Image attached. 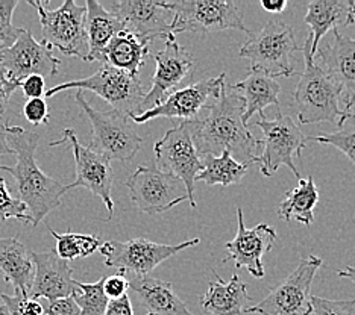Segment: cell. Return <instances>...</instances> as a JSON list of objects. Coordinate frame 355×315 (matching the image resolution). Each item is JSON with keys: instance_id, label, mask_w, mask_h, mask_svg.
Instances as JSON below:
<instances>
[{"instance_id": "1", "label": "cell", "mask_w": 355, "mask_h": 315, "mask_svg": "<svg viewBox=\"0 0 355 315\" xmlns=\"http://www.w3.org/2000/svg\"><path fill=\"white\" fill-rule=\"evenodd\" d=\"M245 102L237 91L225 85L219 100L207 108L204 116L189 120L193 141L202 156H219L230 152L232 158L241 164H254L258 140L248 131L243 121Z\"/></svg>"}, {"instance_id": "2", "label": "cell", "mask_w": 355, "mask_h": 315, "mask_svg": "<svg viewBox=\"0 0 355 315\" xmlns=\"http://www.w3.org/2000/svg\"><path fill=\"white\" fill-rule=\"evenodd\" d=\"M6 140L12 153L17 156V164H0V170L10 173L17 182L19 200L29 209L32 226L37 228L53 209L61 206L66 185H61V182L47 176L38 167L35 159L40 140L38 134L26 131L20 126H10Z\"/></svg>"}, {"instance_id": "3", "label": "cell", "mask_w": 355, "mask_h": 315, "mask_svg": "<svg viewBox=\"0 0 355 315\" xmlns=\"http://www.w3.org/2000/svg\"><path fill=\"white\" fill-rule=\"evenodd\" d=\"M75 100L84 111L93 129L90 147L110 161L129 163L141 149L143 140L134 129L132 120L119 111L102 112L85 100L84 91L78 90Z\"/></svg>"}, {"instance_id": "4", "label": "cell", "mask_w": 355, "mask_h": 315, "mask_svg": "<svg viewBox=\"0 0 355 315\" xmlns=\"http://www.w3.org/2000/svg\"><path fill=\"white\" fill-rule=\"evenodd\" d=\"M297 51L301 47L296 43L293 29L281 20H269L258 34H251L239 55L251 61V70L277 79L296 75L292 53Z\"/></svg>"}, {"instance_id": "5", "label": "cell", "mask_w": 355, "mask_h": 315, "mask_svg": "<svg viewBox=\"0 0 355 315\" xmlns=\"http://www.w3.org/2000/svg\"><path fill=\"white\" fill-rule=\"evenodd\" d=\"M71 88L94 93L102 97L105 102H108L112 109L122 112L128 117L140 114L141 103L146 96L139 76H132L123 70L111 67L110 64H101L98 71L93 73L92 76L55 85L51 90H46L44 97H53L55 94L71 90Z\"/></svg>"}, {"instance_id": "6", "label": "cell", "mask_w": 355, "mask_h": 315, "mask_svg": "<svg viewBox=\"0 0 355 315\" xmlns=\"http://www.w3.org/2000/svg\"><path fill=\"white\" fill-rule=\"evenodd\" d=\"M38 12L42 24V42L51 48H58L64 55L83 61L88 58V38L85 30V5L66 0L56 10H49V2L29 0Z\"/></svg>"}, {"instance_id": "7", "label": "cell", "mask_w": 355, "mask_h": 315, "mask_svg": "<svg viewBox=\"0 0 355 315\" xmlns=\"http://www.w3.org/2000/svg\"><path fill=\"white\" fill-rule=\"evenodd\" d=\"M342 88L316 64H305L293 91L297 118L302 125L338 123L346 112L340 109Z\"/></svg>"}, {"instance_id": "8", "label": "cell", "mask_w": 355, "mask_h": 315, "mask_svg": "<svg viewBox=\"0 0 355 315\" xmlns=\"http://www.w3.org/2000/svg\"><path fill=\"white\" fill-rule=\"evenodd\" d=\"M254 126L260 127L264 135L263 140H258L261 153L254 159V164L260 165L261 174L270 177L278 172L279 167L286 165L297 179H301V173L296 170L293 159L295 156L301 158L302 150L306 147V136L295 121L278 112L272 120L260 116V120L254 121Z\"/></svg>"}, {"instance_id": "9", "label": "cell", "mask_w": 355, "mask_h": 315, "mask_svg": "<svg viewBox=\"0 0 355 315\" xmlns=\"http://www.w3.org/2000/svg\"><path fill=\"white\" fill-rule=\"evenodd\" d=\"M173 14V34L193 32V34H211V32L236 29L251 34L243 24V15L239 6L228 0H180L164 2Z\"/></svg>"}, {"instance_id": "10", "label": "cell", "mask_w": 355, "mask_h": 315, "mask_svg": "<svg viewBox=\"0 0 355 315\" xmlns=\"http://www.w3.org/2000/svg\"><path fill=\"white\" fill-rule=\"evenodd\" d=\"M322 260L310 255L301 260L293 273L273 288L261 302L249 306L245 314L258 315H311V284Z\"/></svg>"}, {"instance_id": "11", "label": "cell", "mask_w": 355, "mask_h": 315, "mask_svg": "<svg viewBox=\"0 0 355 315\" xmlns=\"http://www.w3.org/2000/svg\"><path fill=\"white\" fill-rule=\"evenodd\" d=\"M199 238L187 240L180 244H161L144 238H135L129 241H105L99 249L103 256V262L110 269L119 273H132L135 276H148L168 258L180 253L181 250L198 246Z\"/></svg>"}, {"instance_id": "12", "label": "cell", "mask_w": 355, "mask_h": 315, "mask_svg": "<svg viewBox=\"0 0 355 315\" xmlns=\"http://www.w3.org/2000/svg\"><path fill=\"white\" fill-rule=\"evenodd\" d=\"M123 183L135 208L149 215L166 213L189 200L185 185L155 164L137 167Z\"/></svg>"}, {"instance_id": "13", "label": "cell", "mask_w": 355, "mask_h": 315, "mask_svg": "<svg viewBox=\"0 0 355 315\" xmlns=\"http://www.w3.org/2000/svg\"><path fill=\"white\" fill-rule=\"evenodd\" d=\"M153 152L155 165L159 170L167 168L168 173L175 174L185 185L189 204L191 208H196L195 185L196 176L202 172V158L193 141L190 121H181L180 125L168 129L153 145Z\"/></svg>"}, {"instance_id": "14", "label": "cell", "mask_w": 355, "mask_h": 315, "mask_svg": "<svg viewBox=\"0 0 355 315\" xmlns=\"http://www.w3.org/2000/svg\"><path fill=\"white\" fill-rule=\"evenodd\" d=\"M64 143H69L71 150H73L76 167V179L75 182L66 185V192L78 187H84L92 191L107 206V220H110L114 215V201H112L114 172H112L111 161L101 153L94 152L90 145L80 144L73 129H66L62 138L51 143V145H61Z\"/></svg>"}, {"instance_id": "15", "label": "cell", "mask_w": 355, "mask_h": 315, "mask_svg": "<svg viewBox=\"0 0 355 315\" xmlns=\"http://www.w3.org/2000/svg\"><path fill=\"white\" fill-rule=\"evenodd\" d=\"M0 70L5 76L19 84L28 76H56L60 60L52 53V48L43 42H37L29 29L20 28L14 44L0 48Z\"/></svg>"}, {"instance_id": "16", "label": "cell", "mask_w": 355, "mask_h": 315, "mask_svg": "<svg viewBox=\"0 0 355 315\" xmlns=\"http://www.w3.org/2000/svg\"><path fill=\"white\" fill-rule=\"evenodd\" d=\"M225 78L227 75L220 73L216 78H208L199 80L198 84L180 88L168 94L155 108L129 118L137 125H144L153 118H180L182 121L195 118L200 114V111L209 108L216 100H219L222 88L227 85Z\"/></svg>"}, {"instance_id": "17", "label": "cell", "mask_w": 355, "mask_h": 315, "mask_svg": "<svg viewBox=\"0 0 355 315\" xmlns=\"http://www.w3.org/2000/svg\"><path fill=\"white\" fill-rule=\"evenodd\" d=\"M155 64L152 88L144 96L140 114L155 108L168 94L180 90L181 84L191 76V70L195 67L191 55L178 44L175 37L166 38L164 47L155 55Z\"/></svg>"}, {"instance_id": "18", "label": "cell", "mask_w": 355, "mask_h": 315, "mask_svg": "<svg viewBox=\"0 0 355 315\" xmlns=\"http://www.w3.org/2000/svg\"><path fill=\"white\" fill-rule=\"evenodd\" d=\"M111 12L143 43L155 38L175 37L172 20L173 14L164 6V2L153 0H117L112 3Z\"/></svg>"}, {"instance_id": "19", "label": "cell", "mask_w": 355, "mask_h": 315, "mask_svg": "<svg viewBox=\"0 0 355 315\" xmlns=\"http://www.w3.org/2000/svg\"><path fill=\"white\" fill-rule=\"evenodd\" d=\"M237 235L225 244L228 256L223 262L234 261L237 269H246L255 279L264 278L263 256L268 255L277 241V231L272 226L261 223L248 229L243 218V209L237 208Z\"/></svg>"}, {"instance_id": "20", "label": "cell", "mask_w": 355, "mask_h": 315, "mask_svg": "<svg viewBox=\"0 0 355 315\" xmlns=\"http://www.w3.org/2000/svg\"><path fill=\"white\" fill-rule=\"evenodd\" d=\"M304 23L310 28V37L304 47L305 64H314L319 42L329 30L346 28L355 23V2L354 0H311L306 5Z\"/></svg>"}, {"instance_id": "21", "label": "cell", "mask_w": 355, "mask_h": 315, "mask_svg": "<svg viewBox=\"0 0 355 315\" xmlns=\"http://www.w3.org/2000/svg\"><path fill=\"white\" fill-rule=\"evenodd\" d=\"M35 274L29 289V298L44 297L49 302L70 297L76 289L73 269L69 261H64L52 250L32 253Z\"/></svg>"}, {"instance_id": "22", "label": "cell", "mask_w": 355, "mask_h": 315, "mask_svg": "<svg viewBox=\"0 0 355 315\" xmlns=\"http://www.w3.org/2000/svg\"><path fill=\"white\" fill-rule=\"evenodd\" d=\"M334 43L318 48L322 69L342 88L345 112L355 108V39L343 37L338 29L333 30Z\"/></svg>"}, {"instance_id": "23", "label": "cell", "mask_w": 355, "mask_h": 315, "mask_svg": "<svg viewBox=\"0 0 355 315\" xmlns=\"http://www.w3.org/2000/svg\"><path fill=\"white\" fill-rule=\"evenodd\" d=\"M140 305L153 315H193L168 282L150 276H135L129 280Z\"/></svg>"}, {"instance_id": "24", "label": "cell", "mask_w": 355, "mask_h": 315, "mask_svg": "<svg viewBox=\"0 0 355 315\" xmlns=\"http://www.w3.org/2000/svg\"><path fill=\"white\" fill-rule=\"evenodd\" d=\"M213 276L216 280L209 282L207 293L200 300L202 309L211 315H243L249 308V302H252V298L248 296L245 282H241L236 273L228 284H225L216 271H213Z\"/></svg>"}, {"instance_id": "25", "label": "cell", "mask_w": 355, "mask_h": 315, "mask_svg": "<svg viewBox=\"0 0 355 315\" xmlns=\"http://www.w3.org/2000/svg\"><path fill=\"white\" fill-rule=\"evenodd\" d=\"M85 30L88 38V62H101L105 61V52L119 32L125 28L120 20L111 11L96 2V0H87L85 2Z\"/></svg>"}, {"instance_id": "26", "label": "cell", "mask_w": 355, "mask_h": 315, "mask_svg": "<svg viewBox=\"0 0 355 315\" xmlns=\"http://www.w3.org/2000/svg\"><path fill=\"white\" fill-rule=\"evenodd\" d=\"M0 271L15 293L28 297L34 280L35 267L32 253L19 241V237L0 238Z\"/></svg>"}, {"instance_id": "27", "label": "cell", "mask_w": 355, "mask_h": 315, "mask_svg": "<svg viewBox=\"0 0 355 315\" xmlns=\"http://www.w3.org/2000/svg\"><path fill=\"white\" fill-rule=\"evenodd\" d=\"M230 88L234 91L241 93L240 96L243 97V121L246 125L257 112L260 116H264L263 109L266 107H270V105L279 107L278 97L281 93V85L277 79L264 75L263 71L251 70L241 82L230 85Z\"/></svg>"}, {"instance_id": "28", "label": "cell", "mask_w": 355, "mask_h": 315, "mask_svg": "<svg viewBox=\"0 0 355 315\" xmlns=\"http://www.w3.org/2000/svg\"><path fill=\"white\" fill-rule=\"evenodd\" d=\"M150 53V44L140 42L131 32L123 29L111 39L105 52V61L111 67L139 76L144 60Z\"/></svg>"}, {"instance_id": "29", "label": "cell", "mask_w": 355, "mask_h": 315, "mask_svg": "<svg viewBox=\"0 0 355 315\" xmlns=\"http://www.w3.org/2000/svg\"><path fill=\"white\" fill-rule=\"evenodd\" d=\"M319 201V190L316 187L313 176L306 179H300L297 187L286 192V199L281 201L278 208V215L286 222L296 220L305 226L314 222L313 209Z\"/></svg>"}, {"instance_id": "30", "label": "cell", "mask_w": 355, "mask_h": 315, "mask_svg": "<svg viewBox=\"0 0 355 315\" xmlns=\"http://www.w3.org/2000/svg\"><path fill=\"white\" fill-rule=\"evenodd\" d=\"M251 164H241L232 158L230 152H223L219 156H202V172L196 176V182L202 181L207 185H230L239 183L246 174Z\"/></svg>"}, {"instance_id": "31", "label": "cell", "mask_w": 355, "mask_h": 315, "mask_svg": "<svg viewBox=\"0 0 355 315\" xmlns=\"http://www.w3.org/2000/svg\"><path fill=\"white\" fill-rule=\"evenodd\" d=\"M53 238L56 240V255L64 261H75L78 258H88L98 252L102 246V241L94 235L87 233H75L69 229V232L58 233L51 226H47Z\"/></svg>"}, {"instance_id": "32", "label": "cell", "mask_w": 355, "mask_h": 315, "mask_svg": "<svg viewBox=\"0 0 355 315\" xmlns=\"http://www.w3.org/2000/svg\"><path fill=\"white\" fill-rule=\"evenodd\" d=\"M328 144L343 152L355 167V112H349L343 121L338 123L336 132H320L319 135L306 136V143Z\"/></svg>"}, {"instance_id": "33", "label": "cell", "mask_w": 355, "mask_h": 315, "mask_svg": "<svg viewBox=\"0 0 355 315\" xmlns=\"http://www.w3.org/2000/svg\"><path fill=\"white\" fill-rule=\"evenodd\" d=\"M103 279L105 276L94 284L76 280V289L71 297L79 306L80 315H105L110 300L103 293Z\"/></svg>"}, {"instance_id": "34", "label": "cell", "mask_w": 355, "mask_h": 315, "mask_svg": "<svg viewBox=\"0 0 355 315\" xmlns=\"http://www.w3.org/2000/svg\"><path fill=\"white\" fill-rule=\"evenodd\" d=\"M10 218H15L25 224H32V218L26 205L11 196L6 187V181L0 177V222H6Z\"/></svg>"}, {"instance_id": "35", "label": "cell", "mask_w": 355, "mask_h": 315, "mask_svg": "<svg viewBox=\"0 0 355 315\" xmlns=\"http://www.w3.org/2000/svg\"><path fill=\"white\" fill-rule=\"evenodd\" d=\"M19 0H0V46L6 48L14 44L17 39L20 28H15L12 15Z\"/></svg>"}, {"instance_id": "36", "label": "cell", "mask_w": 355, "mask_h": 315, "mask_svg": "<svg viewBox=\"0 0 355 315\" xmlns=\"http://www.w3.org/2000/svg\"><path fill=\"white\" fill-rule=\"evenodd\" d=\"M0 298L11 315H44V306L37 298L25 297L21 293H15L14 296L2 294Z\"/></svg>"}, {"instance_id": "37", "label": "cell", "mask_w": 355, "mask_h": 315, "mask_svg": "<svg viewBox=\"0 0 355 315\" xmlns=\"http://www.w3.org/2000/svg\"><path fill=\"white\" fill-rule=\"evenodd\" d=\"M311 315H355V298L351 300H329L311 296Z\"/></svg>"}, {"instance_id": "38", "label": "cell", "mask_w": 355, "mask_h": 315, "mask_svg": "<svg viewBox=\"0 0 355 315\" xmlns=\"http://www.w3.org/2000/svg\"><path fill=\"white\" fill-rule=\"evenodd\" d=\"M21 114L25 116L31 125H47L51 118V109L47 107L44 97H42V99H28V102L23 105Z\"/></svg>"}, {"instance_id": "39", "label": "cell", "mask_w": 355, "mask_h": 315, "mask_svg": "<svg viewBox=\"0 0 355 315\" xmlns=\"http://www.w3.org/2000/svg\"><path fill=\"white\" fill-rule=\"evenodd\" d=\"M129 279L125 273H117L112 276H105L103 279V293L108 300H117L128 294Z\"/></svg>"}, {"instance_id": "40", "label": "cell", "mask_w": 355, "mask_h": 315, "mask_svg": "<svg viewBox=\"0 0 355 315\" xmlns=\"http://www.w3.org/2000/svg\"><path fill=\"white\" fill-rule=\"evenodd\" d=\"M44 315H80V309L73 300V297L70 296L53 302H47L44 306Z\"/></svg>"}, {"instance_id": "41", "label": "cell", "mask_w": 355, "mask_h": 315, "mask_svg": "<svg viewBox=\"0 0 355 315\" xmlns=\"http://www.w3.org/2000/svg\"><path fill=\"white\" fill-rule=\"evenodd\" d=\"M20 88L28 99H42L46 94V80L43 76L32 75L21 80Z\"/></svg>"}, {"instance_id": "42", "label": "cell", "mask_w": 355, "mask_h": 315, "mask_svg": "<svg viewBox=\"0 0 355 315\" xmlns=\"http://www.w3.org/2000/svg\"><path fill=\"white\" fill-rule=\"evenodd\" d=\"M19 88V84L12 82V80L8 79L5 76V73L0 70V118L6 112L8 105H10L11 96L14 94V91Z\"/></svg>"}, {"instance_id": "43", "label": "cell", "mask_w": 355, "mask_h": 315, "mask_svg": "<svg viewBox=\"0 0 355 315\" xmlns=\"http://www.w3.org/2000/svg\"><path fill=\"white\" fill-rule=\"evenodd\" d=\"M105 315H134L131 298L126 294L117 300H110Z\"/></svg>"}, {"instance_id": "44", "label": "cell", "mask_w": 355, "mask_h": 315, "mask_svg": "<svg viewBox=\"0 0 355 315\" xmlns=\"http://www.w3.org/2000/svg\"><path fill=\"white\" fill-rule=\"evenodd\" d=\"M260 6L268 12L279 14V12H284V10L287 8V0H261Z\"/></svg>"}, {"instance_id": "45", "label": "cell", "mask_w": 355, "mask_h": 315, "mask_svg": "<svg viewBox=\"0 0 355 315\" xmlns=\"http://www.w3.org/2000/svg\"><path fill=\"white\" fill-rule=\"evenodd\" d=\"M8 127H10V126H8L5 121L0 118V156H2V155H14L11 147L8 145V140H6Z\"/></svg>"}, {"instance_id": "46", "label": "cell", "mask_w": 355, "mask_h": 315, "mask_svg": "<svg viewBox=\"0 0 355 315\" xmlns=\"http://www.w3.org/2000/svg\"><path fill=\"white\" fill-rule=\"evenodd\" d=\"M337 276L342 278V279H349V280H352L354 284H355V267L348 265L345 270H338L337 271Z\"/></svg>"}, {"instance_id": "47", "label": "cell", "mask_w": 355, "mask_h": 315, "mask_svg": "<svg viewBox=\"0 0 355 315\" xmlns=\"http://www.w3.org/2000/svg\"><path fill=\"white\" fill-rule=\"evenodd\" d=\"M0 315H11L2 300H0Z\"/></svg>"}, {"instance_id": "48", "label": "cell", "mask_w": 355, "mask_h": 315, "mask_svg": "<svg viewBox=\"0 0 355 315\" xmlns=\"http://www.w3.org/2000/svg\"><path fill=\"white\" fill-rule=\"evenodd\" d=\"M148 315H153V314H148Z\"/></svg>"}]
</instances>
